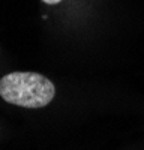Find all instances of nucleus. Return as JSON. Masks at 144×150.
<instances>
[{"label":"nucleus","instance_id":"f257e3e1","mask_svg":"<svg viewBox=\"0 0 144 150\" xmlns=\"http://www.w3.org/2000/svg\"><path fill=\"white\" fill-rule=\"evenodd\" d=\"M54 95V84L38 72H11L0 78V96L12 105L42 108L53 101Z\"/></svg>","mask_w":144,"mask_h":150},{"label":"nucleus","instance_id":"f03ea898","mask_svg":"<svg viewBox=\"0 0 144 150\" xmlns=\"http://www.w3.org/2000/svg\"><path fill=\"white\" fill-rule=\"evenodd\" d=\"M44 3H47V5H57V3H60L62 0H42Z\"/></svg>","mask_w":144,"mask_h":150}]
</instances>
